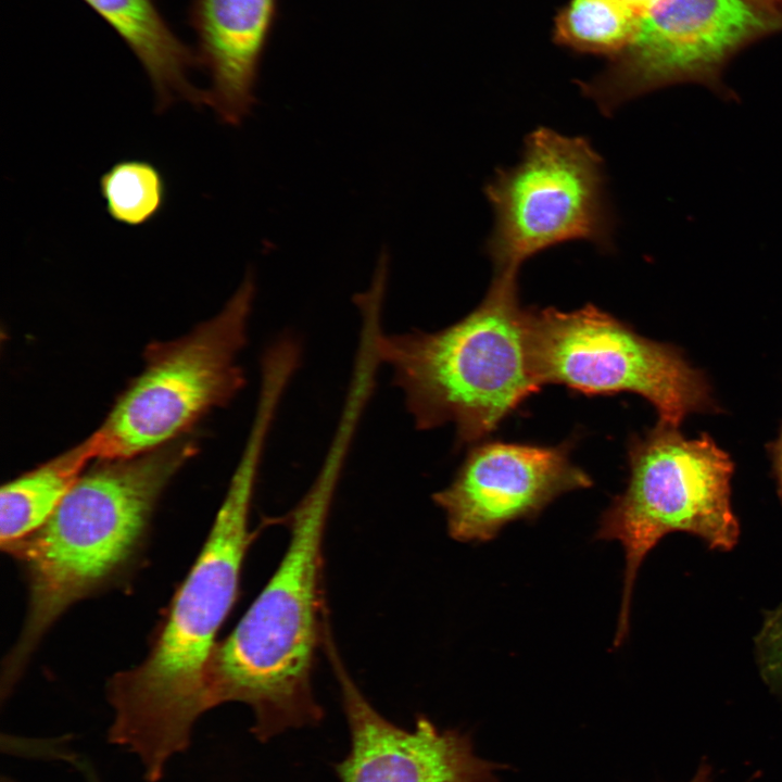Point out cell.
Segmentation results:
<instances>
[{
    "instance_id": "obj_1",
    "label": "cell",
    "mask_w": 782,
    "mask_h": 782,
    "mask_svg": "<svg viewBox=\"0 0 782 782\" xmlns=\"http://www.w3.org/2000/svg\"><path fill=\"white\" fill-rule=\"evenodd\" d=\"M263 453L256 444L244 445L207 540L150 653L109 683L110 740L138 757L149 782L160 780L169 759L189 746L193 726L206 711L207 667L254 538L249 513Z\"/></svg>"
},
{
    "instance_id": "obj_2",
    "label": "cell",
    "mask_w": 782,
    "mask_h": 782,
    "mask_svg": "<svg viewBox=\"0 0 782 782\" xmlns=\"http://www.w3.org/2000/svg\"><path fill=\"white\" fill-rule=\"evenodd\" d=\"M349 450L329 446L308 491L287 517L286 553L232 632L217 643L204 685L206 711L224 703L248 705L261 742L318 724L324 710L313 692L323 623V542Z\"/></svg>"
},
{
    "instance_id": "obj_3",
    "label": "cell",
    "mask_w": 782,
    "mask_h": 782,
    "mask_svg": "<svg viewBox=\"0 0 782 782\" xmlns=\"http://www.w3.org/2000/svg\"><path fill=\"white\" fill-rule=\"evenodd\" d=\"M197 449L179 438L147 453L99 461L49 519L5 550L23 565L29 601L4 666L11 685L51 625L134 556L165 487Z\"/></svg>"
},
{
    "instance_id": "obj_4",
    "label": "cell",
    "mask_w": 782,
    "mask_h": 782,
    "mask_svg": "<svg viewBox=\"0 0 782 782\" xmlns=\"http://www.w3.org/2000/svg\"><path fill=\"white\" fill-rule=\"evenodd\" d=\"M377 353L415 427L453 424L459 444L478 443L541 389L530 355V308L520 305L516 273H495L479 305L443 329H381Z\"/></svg>"
},
{
    "instance_id": "obj_5",
    "label": "cell",
    "mask_w": 782,
    "mask_h": 782,
    "mask_svg": "<svg viewBox=\"0 0 782 782\" xmlns=\"http://www.w3.org/2000/svg\"><path fill=\"white\" fill-rule=\"evenodd\" d=\"M659 422L628 445L629 480L604 512L596 538L617 540L626 570L615 646L628 633L636 572L647 553L671 532H686L720 552L739 542L741 528L731 505L733 463L706 434L685 439Z\"/></svg>"
},
{
    "instance_id": "obj_6",
    "label": "cell",
    "mask_w": 782,
    "mask_h": 782,
    "mask_svg": "<svg viewBox=\"0 0 782 782\" xmlns=\"http://www.w3.org/2000/svg\"><path fill=\"white\" fill-rule=\"evenodd\" d=\"M256 285L248 270L224 307L188 335L150 346L141 374L91 434L97 461L134 457L182 437L245 384L247 344Z\"/></svg>"
},
{
    "instance_id": "obj_7",
    "label": "cell",
    "mask_w": 782,
    "mask_h": 782,
    "mask_svg": "<svg viewBox=\"0 0 782 782\" xmlns=\"http://www.w3.org/2000/svg\"><path fill=\"white\" fill-rule=\"evenodd\" d=\"M602 157L583 137L540 127L525 140L521 159L485 185L494 215L487 253L495 273H518L551 247L584 240L613 245L615 219Z\"/></svg>"
},
{
    "instance_id": "obj_8",
    "label": "cell",
    "mask_w": 782,
    "mask_h": 782,
    "mask_svg": "<svg viewBox=\"0 0 782 782\" xmlns=\"http://www.w3.org/2000/svg\"><path fill=\"white\" fill-rule=\"evenodd\" d=\"M530 355L541 386L586 395L635 393L666 425L679 427L686 415L714 408L704 375L677 348L640 336L593 305L530 310Z\"/></svg>"
},
{
    "instance_id": "obj_9",
    "label": "cell",
    "mask_w": 782,
    "mask_h": 782,
    "mask_svg": "<svg viewBox=\"0 0 782 782\" xmlns=\"http://www.w3.org/2000/svg\"><path fill=\"white\" fill-rule=\"evenodd\" d=\"M782 28L753 0H661L640 16L620 78L596 96L604 112L644 91L701 81L721 94L719 73L748 41Z\"/></svg>"
},
{
    "instance_id": "obj_10",
    "label": "cell",
    "mask_w": 782,
    "mask_h": 782,
    "mask_svg": "<svg viewBox=\"0 0 782 782\" xmlns=\"http://www.w3.org/2000/svg\"><path fill=\"white\" fill-rule=\"evenodd\" d=\"M570 443L553 446L501 441L476 444L452 482L433 494L461 542H487L507 524L537 516L559 495L590 488L570 459Z\"/></svg>"
},
{
    "instance_id": "obj_11",
    "label": "cell",
    "mask_w": 782,
    "mask_h": 782,
    "mask_svg": "<svg viewBox=\"0 0 782 782\" xmlns=\"http://www.w3.org/2000/svg\"><path fill=\"white\" fill-rule=\"evenodd\" d=\"M326 643L350 732V749L335 765L341 782H499L502 766L478 757L468 735L440 730L425 716L411 730L381 716L344 670L329 636Z\"/></svg>"
},
{
    "instance_id": "obj_12",
    "label": "cell",
    "mask_w": 782,
    "mask_h": 782,
    "mask_svg": "<svg viewBox=\"0 0 782 782\" xmlns=\"http://www.w3.org/2000/svg\"><path fill=\"white\" fill-rule=\"evenodd\" d=\"M277 0H191L187 22L197 37L200 68L210 77L205 105L238 126L253 111L263 54Z\"/></svg>"
},
{
    "instance_id": "obj_13",
    "label": "cell",
    "mask_w": 782,
    "mask_h": 782,
    "mask_svg": "<svg viewBox=\"0 0 782 782\" xmlns=\"http://www.w3.org/2000/svg\"><path fill=\"white\" fill-rule=\"evenodd\" d=\"M123 39L146 72L157 111L178 101L205 105V91L189 79L200 67L197 51L185 43L161 13L156 0H83Z\"/></svg>"
},
{
    "instance_id": "obj_14",
    "label": "cell",
    "mask_w": 782,
    "mask_h": 782,
    "mask_svg": "<svg viewBox=\"0 0 782 782\" xmlns=\"http://www.w3.org/2000/svg\"><path fill=\"white\" fill-rule=\"evenodd\" d=\"M97 461L90 437L33 470L2 485L0 543L3 550L39 529L84 474Z\"/></svg>"
},
{
    "instance_id": "obj_15",
    "label": "cell",
    "mask_w": 782,
    "mask_h": 782,
    "mask_svg": "<svg viewBox=\"0 0 782 782\" xmlns=\"http://www.w3.org/2000/svg\"><path fill=\"white\" fill-rule=\"evenodd\" d=\"M99 191L108 215L130 227L152 222L167 199L163 173L142 159L121 160L111 165L99 178Z\"/></svg>"
},
{
    "instance_id": "obj_16",
    "label": "cell",
    "mask_w": 782,
    "mask_h": 782,
    "mask_svg": "<svg viewBox=\"0 0 782 782\" xmlns=\"http://www.w3.org/2000/svg\"><path fill=\"white\" fill-rule=\"evenodd\" d=\"M639 18L622 0H571L557 20V35L580 49L614 51L631 43Z\"/></svg>"
},
{
    "instance_id": "obj_17",
    "label": "cell",
    "mask_w": 782,
    "mask_h": 782,
    "mask_svg": "<svg viewBox=\"0 0 782 782\" xmlns=\"http://www.w3.org/2000/svg\"><path fill=\"white\" fill-rule=\"evenodd\" d=\"M756 652L764 679L782 692V604L767 614L756 638Z\"/></svg>"
},
{
    "instance_id": "obj_18",
    "label": "cell",
    "mask_w": 782,
    "mask_h": 782,
    "mask_svg": "<svg viewBox=\"0 0 782 782\" xmlns=\"http://www.w3.org/2000/svg\"><path fill=\"white\" fill-rule=\"evenodd\" d=\"M774 475L778 482L779 495L782 500V430L771 449Z\"/></svg>"
},
{
    "instance_id": "obj_19",
    "label": "cell",
    "mask_w": 782,
    "mask_h": 782,
    "mask_svg": "<svg viewBox=\"0 0 782 782\" xmlns=\"http://www.w3.org/2000/svg\"><path fill=\"white\" fill-rule=\"evenodd\" d=\"M636 15L642 16L653 10L661 0H622Z\"/></svg>"
},
{
    "instance_id": "obj_20",
    "label": "cell",
    "mask_w": 782,
    "mask_h": 782,
    "mask_svg": "<svg viewBox=\"0 0 782 782\" xmlns=\"http://www.w3.org/2000/svg\"><path fill=\"white\" fill-rule=\"evenodd\" d=\"M767 12L782 17V0H753Z\"/></svg>"
},
{
    "instance_id": "obj_21",
    "label": "cell",
    "mask_w": 782,
    "mask_h": 782,
    "mask_svg": "<svg viewBox=\"0 0 782 782\" xmlns=\"http://www.w3.org/2000/svg\"><path fill=\"white\" fill-rule=\"evenodd\" d=\"M710 778L711 768L708 764L703 762L690 782H710Z\"/></svg>"
},
{
    "instance_id": "obj_22",
    "label": "cell",
    "mask_w": 782,
    "mask_h": 782,
    "mask_svg": "<svg viewBox=\"0 0 782 782\" xmlns=\"http://www.w3.org/2000/svg\"><path fill=\"white\" fill-rule=\"evenodd\" d=\"M81 772L85 775L86 782H101L90 765L84 766Z\"/></svg>"
},
{
    "instance_id": "obj_23",
    "label": "cell",
    "mask_w": 782,
    "mask_h": 782,
    "mask_svg": "<svg viewBox=\"0 0 782 782\" xmlns=\"http://www.w3.org/2000/svg\"><path fill=\"white\" fill-rule=\"evenodd\" d=\"M278 341H286V340H278ZM274 342H276V341H274ZM286 342H289V341H286ZM272 343H273V342H272ZM289 343H292V342H289ZM292 344L295 345L294 343H292ZM295 346H297V345H295ZM297 348H298V346H297ZM298 349H299V348H298ZM299 350H300V349H299ZM300 351H301V350H300ZM301 353H302V352H301Z\"/></svg>"
}]
</instances>
